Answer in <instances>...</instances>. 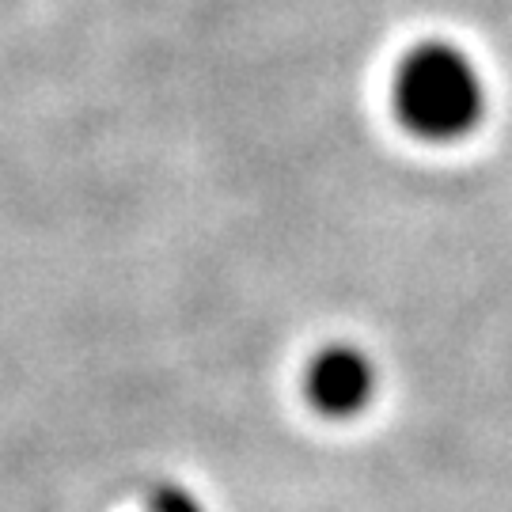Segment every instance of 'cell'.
<instances>
[{
	"mask_svg": "<svg viewBox=\"0 0 512 512\" xmlns=\"http://www.w3.org/2000/svg\"><path fill=\"white\" fill-rule=\"evenodd\" d=\"M391 99L399 122L421 141H459L482 122L486 80L452 42H421L399 61Z\"/></svg>",
	"mask_w": 512,
	"mask_h": 512,
	"instance_id": "obj_1",
	"label": "cell"
},
{
	"mask_svg": "<svg viewBox=\"0 0 512 512\" xmlns=\"http://www.w3.org/2000/svg\"><path fill=\"white\" fill-rule=\"evenodd\" d=\"M308 399L315 410L330 418H349L365 410L376 391V368L361 349L353 346H327L315 353L308 365Z\"/></svg>",
	"mask_w": 512,
	"mask_h": 512,
	"instance_id": "obj_2",
	"label": "cell"
},
{
	"mask_svg": "<svg viewBox=\"0 0 512 512\" xmlns=\"http://www.w3.org/2000/svg\"><path fill=\"white\" fill-rule=\"evenodd\" d=\"M152 512H205V509L186 490H179V486H164L160 494L152 497Z\"/></svg>",
	"mask_w": 512,
	"mask_h": 512,
	"instance_id": "obj_3",
	"label": "cell"
}]
</instances>
